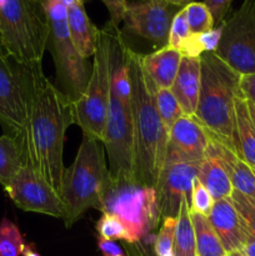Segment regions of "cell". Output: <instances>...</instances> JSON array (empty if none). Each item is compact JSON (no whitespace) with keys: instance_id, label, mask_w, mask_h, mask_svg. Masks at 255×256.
I'll return each mask as SVG.
<instances>
[{"instance_id":"obj_1","label":"cell","mask_w":255,"mask_h":256,"mask_svg":"<svg viewBox=\"0 0 255 256\" xmlns=\"http://www.w3.org/2000/svg\"><path fill=\"white\" fill-rule=\"evenodd\" d=\"M26 120L16 139L22 166L35 170L62 196L66 129L75 124L72 102L45 76L42 62H19Z\"/></svg>"},{"instance_id":"obj_2","label":"cell","mask_w":255,"mask_h":256,"mask_svg":"<svg viewBox=\"0 0 255 256\" xmlns=\"http://www.w3.org/2000/svg\"><path fill=\"white\" fill-rule=\"evenodd\" d=\"M124 55L132 86V116L134 130L135 180L154 188L164 165L168 132L156 108V85L142 64V54L124 40Z\"/></svg>"},{"instance_id":"obj_3","label":"cell","mask_w":255,"mask_h":256,"mask_svg":"<svg viewBox=\"0 0 255 256\" xmlns=\"http://www.w3.org/2000/svg\"><path fill=\"white\" fill-rule=\"evenodd\" d=\"M202 86L194 116L209 135L222 145L235 149V102L242 75L225 64L215 52H202Z\"/></svg>"},{"instance_id":"obj_4","label":"cell","mask_w":255,"mask_h":256,"mask_svg":"<svg viewBox=\"0 0 255 256\" xmlns=\"http://www.w3.org/2000/svg\"><path fill=\"white\" fill-rule=\"evenodd\" d=\"M109 184L110 172L104 144L82 132L76 156L69 168H65L62 176L65 226L72 228L89 209L102 212Z\"/></svg>"},{"instance_id":"obj_5","label":"cell","mask_w":255,"mask_h":256,"mask_svg":"<svg viewBox=\"0 0 255 256\" xmlns=\"http://www.w3.org/2000/svg\"><path fill=\"white\" fill-rule=\"evenodd\" d=\"M119 34V28L110 22L99 29L89 84L82 96L72 102L75 124L79 125L82 132L102 142L109 116L112 75Z\"/></svg>"},{"instance_id":"obj_6","label":"cell","mask_w":255,"mask_h":256,"mask_svg":"<svg viewBox=\"0 0 255 256\" xmlns=\"http://www.w3.org/2000/svg\"><path fill=\"white\" fill-rule=\"evenodd\" d=\"M49 22L42 0H0V44L19 62H42Z\"/></svg>"},{"instance_id":"obj_7","label":"cell","mask_w":255,"mask_h":256,"mask_svg":"<svg viewBox=\"0 0 255 256\" xmlns=\"http://www.w3.org/2000/svg\"><path fill=\"white\" fill-rule=\"evenodd\" d=\"M49 22L46 48L55 66V86L72 102H78L86 90L92 62L80 56L70 38L66 5L62 0H42Z\"/></svg>"},{"instance_id":"obj_8","label":"cell","mask_w":255,"mask_h":256,"mask_svg":"<svg viewBox=\"0 0 255 256\" xmlns=\"http://www.w3.org/2000/svg\"><path fill=\"white\" fill-rule=\"evenodd\" d=\"M102 212L119 218L130 230L135 242H142L162 220L158 209L155 189L138 182L110 180Z\"/></svg>"},{"instance_id":"obj_9","label":"cell","mask_w":255,"mask_h":256,"mask_svg":"<svg viewBox=\"0 0 255 256\" xmlns=\"http://www.w3.org/2000/svg\"><path fill=\"white\" fill-rule=\"evenodd\" d=\"M102 144L108 152L110 180L136 182L132 105L130 100L122 99L112 92Z\"/></svg>"},{"instance_id":"obj_10","label":"cell","mask_w":255,"mask_h":256,"mask_svg":"<svg viewBox=\"0 0 255 256\" xmlns=\"http://www.w3.org/2000/svg\"><path fill=\"white\" fill-rule=\"evenodd\" d=\"M222 25L215 54L242 76L255 74V0H244Z\"/></svg>"},{"instance_id":"obj_11","label":"cell","mask_w":255,"mask_h":256,"mask_svg":"<svg viewBox=\"0 0 255 256\" xmlns=\"http://www.w3.org/2000/svg\"><path fill=\"white\" fill-rule=\"evenodd\" d=\"M182 8L165 0H142L128 2L124 28L122 32L136 35L152 42L156 50L168 46L170 26L174 16Z\"/></svg>"},{"instance_id":"obj_12","label":"cell","mask_w":255,"mask_h":256,"mask_svg":"<svg viewBox=\"0 0 255 256\" xmlns=\"http://www.w3.org/2000/svg\"><path fill=\"white\" fill-rule=\"evenodd\" d=\"M4 189L19 209L64 220L65 206L62 196L35 170L22 166Z\"/></svg>"},{"instance_id":"obj_13","label":"cell","mask_w":255,"mask_h":256,"mask_svg":"<svg viewBox=\"0 0 255 256\" xmlns=\"http://www.w3.org/2000/svg\"><path fill=\"white\" fill-rule=\"evenodd\" d=\"M26 110L19 62L5 52L0 44V124L4 134L20 136L25 128Z\"/></svg>"},{"instance_id":"obj_14","label":"cell","mask_w":255,"mask_h":256,"mask_svg":"<svg viewBox=\"0 0 255 256\" xmlns=\"http://www.w3.org/2000/svg\"><path fill=\"white\" fill-rule=\"evenodd\" d=\"M202 162H164L155 184L160 216L176 218L180 202L186 199L192 205V182L199 174Z\"/></svg>"},{"instance_id":"obj_15","label":"cell","mask_w":255,"mask_h":256,"mask_svg":"<svg viewBox=\"0 0 255 256\" xmlns=\"http://www.w3.org/2000/svg\"><path fill=\"white\" fill-rule=\"evenodd\" d=\"M210 135L195 116L180 118L168 135L164 162H202L206 158Z\"/></svg>"},{"instance_id":"obj_16","label":"cell","mask_w":255,"mask_h":256,"mask_svg":"<svg viewBox=\"0 0 255 256\" xmlns=\"http://www.w3.org/2000/svg\"><path fill=\"white\" fill-rule=\"evenodd\" d=\"M208 219L228 254L236 250L240 252L248 240L252 239L248 235L230 198L214 202Z\"/></svg>"},{"instance_id":"obj_17","label":"cell","mask_w":255,"mask_h":256,"mask_svg":"<svg viewBox=\"0 0 255 256\" xmlns=\"http://www.w3.org/2000/svg\"><path fill=\"white\" fill-rule=\"evenodd\" d=\"M202 86V64L199 58L182 56L179 72L172 86L184 115L194 116Z\"/></svg>"},{"instance_id":"obj_18","label":"cell","mask_w":255,"mask_h":256,"mask_svg":"<svg viewBox=\"0 0 255 256\" xmlns=\"http://www.w3.org/2000/svg\"><path fill=\"white\" fill-rule=\"evenodd\" d=\"M206 155H212L222 162L229 175L232 189L248 196L255 198V170L238 156L236 152L210 136Z\"/></svg>"},{"instance_id":"obj_19","label":"cell","mask_w":255,"mask_h":256,"mask_svg":"<svg viewBox=\"0 0 255 256\" xmlns=\"http://www.w3.org/2000/svg\"><path fill=\"white\" fill-rule=\"evenodd\" d=\"M85 2L74 0L66 5V22L70 38L80 56L90 59L96 50L99 29L92 24L85 12Z\"/></svg>"},{"instance_id":"obj_20","label":"cell","mask_w":255,"mask_h":256,"mask_svg":"<svg viewBox=\"0 0 255 256\" xmlns=\"http://www.w3.org/2000/svg\"><path fill=\"white\" fill-rule=\"evenodd\" d=\"M182 55L170 46L142 55V64L149 76L159 89H172L175 82Z\"/></svg>"},{"instance_id":"obj_21","label":"cell","mask_w":255,"mask_h":256,"mask_svg":"<svg viewBox=\"0 0 255 256\" xmlns=\"http://www.w3.org/2000/svg\"><path fill=\"white\" fill-rule=\"evenodd\" d=\"M235 149L238 156L255 170V125L242 95L235 102Z\"/></svg>"},{"instance_id":"obj_22","label":"cell","mask_w":255,"mask_h":256,"mask_svg":"<svg viewBox=\"0 0 255 256\" xmlns=\"http://www.w3.org/2000/svg\"><path fill=\"white\" fill-rule=\"evenodd\" d=\"M198 180L210 192L214 202L230 198L234 190L224 165L212 155H206L202 162Z\"/></svg>"},{"instance_id":"obj_23","label":"cell","mask_w":255,"mask_h":256,"mask_svg":"<svg viewBox=\"0 0 255 256\" xmlns=\"http://www.w3.org/2000/svg\"><path fill=\"white\" fill-rule=\"evenodd\" d=\"M190 218L194 228L196 256H228L208 216L190 210Z\"/></svg>"},{"instance_id":"obj_24","label":"cell","mask_w":255,"mask_h":256,"mask_svg":"<svg viewBox=\"0 0 255 256\" xmlns=\"http://www.w3.org/2000/svg\"><path fill=\"white\" fill-rule=\"evenodd\" d=\"M174 256H196L195 234L190 218V204L186 199L180 202L174 234Z\"/></svg>"},{"instance_id":"obj_25","label":"cell","mask_w":255,"mask_h":256,"mask_svg":"<svg viewBox=\"0 0 255 256\" xmlns=\"http://www.w3.org/2000/svg\"><path fill=\"white\" fill-rule=\"evenodd\" d=\"M22 166V155L14 138L0 136V184L6 188Z\"/></svg>"},{"instance_id":"obj_26","label":"cell","mask_w":255,"mask_h":256,"mask_svg":"<svg viewBox=\"0 0 255 256\" xmlns=\"http://www.w3.org/2000/svg\"><path fill=\"white\" fill-rule=\"evenodd\" d=\"M156 108L159 116L164 125L165 132L169 135L172 125L182 116H184L182 108L178 102L176 98L172 94V89H159L156 90Z\"/></svg>"},{"instance_id":"obj_27","label":"cell","mask_w":255,"mask_h":256,"mask_svg":"<svg viewBox=\"0 0 255 256\" xmlns=\"http://www.w3.org/2000/svg\"><path fill=\"white\" fill-rule=\"evenodd\" d=\"M26 244L19 228L4 218L0 222V256H20Z\"/></svg>"},{"instance_id":"obj_28","label":"cell","mask_w":255,"mask_h":256,"mask_svg":"<svg viewBox=\"0 0 255 256\" xmlns=\"http://www.w3.org/2000/svg\"><path fill=\"white\" fill-rule=\"evenodd\" d=\"M96 232L99 236L104 239L122 240V242H135L126 225L119 218L109 212H102V218L96 222Z\"/></svg>"},{"instance_id":"obj_29","label":"cell","mask_w":255,"mask_h":256,"mask_svg":"<svg viewBox=\"0 0 255 256\" xmlns=\"http://www.w3.org/2000/svg\"><path fill=\"white\" fill-rule=\"evenodd\" d=\"M185 14L192 34H202L215 26L212 12L204 2H192L188 4L185 6Z\"/></svg>"},{"instance_id":"obj_30","label":"cell","mask_w":255,"mask_h":256,"mask_svg":"<svg viewBox=\"0 0 255 256\" xmlns=\"http://www.w3.org/2000/svg\"><path fill=\"white\" fill-rule=\"evenodd\" d=\"M192 34L189 29L186 20V14H185V6L182 8L176 15L174 16L170 26L169 32V42H168V46L172 49L176 50L180 54H184L185 49H186L188 44H189L190 39H192Z\"/></svg>"},{"instance_id":"obj_31","label":"cell","mask_w":255,"mask_h":256,"mask_svg":"<svg viewBox=\"0 0 255 256\" xmlns=\"http://www.w3.org/2000/svg\"><path fill=\"white\" fill-rule=\"evenodd\" d=\"M230 200L239 214L248 235L252 239H255V198L232 190Z\"/></svg>"},{"instance_id":"obj_32","label":"cell","mask_w":255,"mask_h":256,"mask_svg":"<svg viewBox=\"0 0 255 256\" xmlns=\"http://www.w3.org/2000/svg\"><path fill=\"white\" fill-rule=\"evenodd\" d=\"M176 218H164L154 242L155 256H174V234Z\"/></svg>"},{"instance_id":"obj_33","label":"cell","mask_w":255,"mask_h":256,"mask_svg":"<svg viewBox=\"0 0 255 256\" xmlns=\"http://www.w3.org/2000/svg\"><path fill=\"white\" fill-rule=\"evenodd\" d=\"M214 205V200H212L210 192L202 186V182L196 179L192 182V205H190V210L199 214L208 215L210 214Z\"/></svg>"},{"instance_id":"obj_34","label":"cell","mask_w":255,"mask_h":256,"mask_svg":"<svg viewBox=\"0 0 255 256\" xmlns=\"http://www.w3.org/2000/svg\"><path fill=\"white\" fill-rule=\"evenodd\" d=\"M234 0H204V4L210 10L215 25H220L226 18Z\"/></svg>"},{"instance_id":"obj_35","label":"cell","mask_w":255,"mask_h":256,"mask_svg":"<svg viewBox=\"0 0 255 256\" xmlns=\"http://www.w3.org/2000/svg\"><path fill=\"white\" fill-rule=\"evenodd\" d=\"M106 6L108 12L110 14V20L114 26L119 28L120 22H122L125 12H126L128 0H102Z\"/></svg>"},{"instance_id":"obj_36","label":"cell","mask_w":255,"mask_h":256,"mask_svg":"<svg viewBox=\"0 0 255 256\" xmlns=\"http://www.w3.org/2000/svg\"><path fill=\"white\" fill-rule=\"evenodd\" d=\"M98 246L102 254L104 256H128L124 248L118 244L115 240L104 239V238H98Z\"/></svg>"},{"instance_id":"obj_37","label":"cell","mask_w":255,"mask_h":256,"mask_svg":"<svg viewBox=\"0 0 255 256\" xmlns=\"http://www.w3.org/2000/svg\"><path fill=\"white\" fill-rule=\"evenodd\" d=\"M240 92L245 99L255 104V74L242 75L240 79Z\"/></svg>"},{"instance_id":"obj_38","label":"cell","mask_w":255,"mask_h":256,"mask_svg":"<svg viewBox=\"0 0 255 256\" xmlns=\"http://www.w3.org/2000/svg\"><path fill=\"white\" fill-rule=\"evenodd\" d=\"M125 252L128 256H155L150 252L149 249H146L142 242H124L122 245Z\"/></svg>"},{"instance_id":"obj_39","label":"cell","mask_w":255,"mask_h":256,"mask_svg":"<svg viewBox=\"0 0 255 256\" xmlns=\"http://www.w3.org/2000/svg\"><path fill=\"white\" fill-rule=\"evenodd\" d=\"M242 254L244 256H255V239H249L246 244L242 248Z\"/></svg>"},{"instance_id":"obj_40","label":"cell","mask_w":255,"mask_h":256,"mask_svg":"<svg viewBox=\"0 0 255 256\" xmlns=\"http://www.w3.org/2000/svg\"><path fill=\"white\" fill-rule=\"evenodd\" d=\"M22 256H42L39 252L36 250L34 244H26L24 252H22Z\"/></svg>"},{"instance_id":"obj_41","label":"cell","mask_w":255,"mask_h":256,"mask_svg":"<svg viewBox=\"0 0 255 256\" xmlns=\"http://www.w3.org/2000/svg\"><path fill=\"white\" fill-rule=\"evenodd\" d=\"M165 2H168L169 4H172V5H175V6H178V8H184V6H186L188 4H190V2H194V0H165Z\"/></svg>"},{"instance_id":"obj_42","label":"cell","mask_w":255,"mask_h":256,"mask_svg":"<svg viewBox=\"0 0 255 256\" xmlns=\"http://www.w3.org/2000/svg\"><path fill=\"white\" fill-rule=\"evenodd\" d=\"M246 102H248V109H249L250 118H252V122H254V125H255V104L254 102H249V100H246Z\"/></svg>"},{"instance_id":"obj_43","label":"cell","mask_w":255,"mask_h":256,"mask_svg":"<svg viewBox=\"0 0 255 256\" xmlns=\"http://www.w3.org/2000/svg\"><path fill=\"white\" fill-rule=\"evenodd\" d=\"M228 256H244L242 254V252H239V250H236V252H229Z\"/></svg>"},{"instance_id":"obj_44","label":"cell","mask_w":255,"mask_h":256,"mask_svg":"<svg viewBox=\"0 0 255 256\" xmlns=\"http://www.w3.org/2000/svg\"><path fill=\"white\" fill-rule=\"evenodd\" d=\"M62 2H64V4L65 5H68V4H70V2H74V0H62ZM82 2H89V0H82Z\"/></svg>"},{"instance_id":"obj_45","label":"cell","mask_w":255,"mask_h":256,"mask_svg":"<svg viewBox=\"0 0 255 256\" xmlns=\"http://www.w3.org/2000/svg\"><path fill=\"white\" fill-rule=\"evenodd\" d=\"M142 2V0H128V2Z\"/></svg>"}]
</instances>
